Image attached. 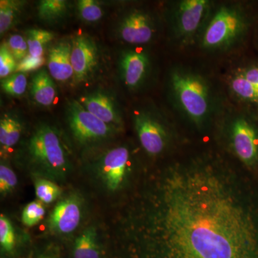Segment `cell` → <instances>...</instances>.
I'll list each match as a JSON object with an SVG mask.
<instances>
[{
  "label": "cell",
  "instance_id": "1",
  "mask_svg": "<svg viewBox=\"0 0 258 258\" xmlns=\"http://www.w3.org/2000/svg\"><path fill=\"white\" fill-rule=\"evenodd\" d=\"M122 223L137 258H258L257 191L220 156L151 175Z\"/></svg>",
  "mask_w": 258,
  "mask_h": 258
},
{
  "label": "cell",
  "instance_id": "2",
  "mask_svg": "<svg viewBox=\"0 0 258 258\" xmlns=\"http://www.w3.org/2000/svg\"><path fill=\"white\" fill-rule=\"evenodd\" d=\"M173 101L183 115L197 125L205 124L215 111V98L210 82L201 74L175 68L169 76Z\"/></svg>",
  "mask_w": 258,
  "mask_h": 258
},
{
  "label": "cell",
  "instance_id": "3",
  "mask_svg": "<svg viewBox=\"0 0 258 258\" xmlns=\"http://www.w3.org/2000/svg\"><path fill=\"white\" fill-rule=\"evenodd\" d=\"M32 162L52 179H62L70 170L69 154L57 129L42 123L35 128L28 146Z\"/></svg>",
  "mask_w": 258,
  "mask_h": 258
},
{
  "label": "cell",
  "instance_id": "4",
  "mask_svg": "<svg viewBox=\"0 0 258 258\" xmlns=\"http://www.w3.org/2000/svg\"><path fill=\"white\" fill-rule=\"evenodd\" d=\"M247 26V18L239 7L222 5L208 19L202 34V46L209 51L227 50L243 36Z\"/></svg>",
  "mask_w": 258,
  "mask_h": 258
},
{
  "label": "cell",
  "instance_id": "5",
  "mask_svg": "<svg viewBox=\"0 0 258 258\" xmlns=\"http://www.w3.org/2000/svg\"><path fill=\"white\" fill-rule=\"evenodd\" d=\"M212 3L208 0H183L176 3L172 13V31L180 43L193 42L204 30L210 16Z\"/></svg>",
  "mask_w": 258,
  "mask_h": 258
},
{
  "label": "cell",
  "instance_id": "6",
  "mask_svg": "<svg viewBox=\"0 0 258 258\" xmlns=\"http://www.w3.org/2000/svg\"><path fill=\"white\" fill-rule=\"evenodd\" d=\"M68 123L74 138L79 143L90 144L111 137L113 127L90 113L79 101H70L67 106Z\"/></svg>",
  "mask_w": 258,
  "mask_h": 258
},
{
  "label": "cell",
  "instance_id": "7",
  "mask_svg": "<svg viewBox=\"0 0 258 258\" xmlns=\"http://www.w3.org/2000/svg\"><path fill=\"white\" fill-rule=\"evenodd\" d=\"M231 147L236 157L245 165L252 166L258 161V132L248 117L236 115L229 122Z\"/></svg>",
  "mask_w": 258,
  "mask_h": 258
},
{
  "label": "cell",
  "instance_id": "8",
  "mask_svg": "<svg viewBox=\"0 0 258 258\" xmlns=\"http://www.w3.org/2000/svg\"><path fill=\"white\" fill-rule=\"evenodd\" d=\"M134 123L141 145L148 154L157 156L164 152L169 133L158 115L150 111H139L134 115Z\"/></svg>",
  "mask_w": 258,
  "mask_h": 258
},
{
  "label": "cell",
  "instance_id": "9",
  "mask_svg": "<svg viewBox=\"0 0 258 258\" xmlns=\"http://www.w3.org/2000/svg\"><path fill=\"white\" fill-rule=\"evenodd\" d=\"M130 158V152L123 146L107 151L100 158L97 172L107 189L115 191L123 186L128 174Z\"/></svg>",
  "mask_w": 258,
  "mask_h": 258
},
{
  "label": "cell",
  "instance_id": "10",
  "mask_svg": "<svg viewBox=\"0 0 258 258\" xmlns=\"http://www.w3.org/2000/svg\"><path fill=\"white\" fill-rule=\"evenodd\" d=\"M157 32L152 15L142 10H133L120 22L118 33L122 40L131 45H144L152 41Z\"/></svg>",
  "mask_w": 258,
  "mask_h": 258
},
{
  "label": "cell",
  "instance_id": "11",
  "mask_svg": "<svg viewBox=\"0 0 258 258\" xmlns=\"http://www.w3.org/2000/svg\"><path fill=\"white\" fill-rule=\"evenodd\" d=\"M71 45L74 78L76 83L83 82L91 77L98 66V47L92 39L86 35L75 37Z\"/></svg>",
  "mask_w": 258,
  "mask_h": 258
},
{
  "label": "cell",
  "instance_id": "12",
  "mask_svg": "<svg viewBox=\"0 0 258 258\" xmlns=\"http://www.w3.org/2000/svg\"><path fill=\"white\" fill-rule=\"evenodd\" d=\"M82 201L71 195L56 205L49 219L50 230L60 235H69L78 228L82 218Z\"/></svg>",
  "mask_w": 258,
  "mask_h": 258
},
{
  "label": "cell",
  "instance_id": "13",
  "mask_svg": "<svg viewBox=\"0 0 258 258\" xmlns=\"http://www.w3.org/2000/svg\"><path fill=\"white\" fill-rule=\"evenodd\" d=\"M120 76L130 88H137L145 81L150 69V59L145 51L128 50L120 58Z\"/></svg>",
  "mask_w": 258,
  "mask_h": 258
},
{
  "label": "cell",
  "instance_id": "14",
  "mask_svg": "<svg viewBox=\"0 0 258 258\" xmlns=\"http://www.w3.org/2000/svg\"><path fill=\"white\" fill-rule=\"evenodd\" d=\"M79 102L87 111L107 124L116 129L122 125L118 107L106 93L102 91L90 93L81 97Z\"/></svg>",
  "mask_w": 258,
  "mask_h": 258
},
{
  "label": "cell",
  "instance_id": "15",
  "mask_svg": "<svg viewBox=\"0 0 258 258\" xmlns=\"http://www.w3.org/2000/svg\"><path fill=\"white\" fill-rule=\"evenodd\" d=\"M72 45L60 42L51 47L47 59V67L51 77L60 82L69 81L74 76L71 63Z\"/></svg>",
  "mask_w": 258,
  "mask_h": 258
},
{
  "label": "cell",
  "instance_id": "16",
  "mask_svg": "<svg viewBox=\"0 0 258 258\" xmlns=\"http://www.w3.org/2000/svg\"><path fill=\"white\" fill-rule=\"evenodd\" d=\"M32 96L37 103L42 106H50L55 101L56 88L50 75L45 70L38 71L32 82Z\"/></svg>",
  "mask_w": 258,
  "mask_h": 258
},
{
  "label": "cell",
  "instance_id": "17",
  "mask_svg": "<svg viewBox=\"0 0 258 258\" xmlns=\"http://www.w3.org/2000/svg\"><path fill=\"white\" fill-rule=\"evenodd\" d=\"M74 258H101L96 227H87L76 238Z\"/></svg>",
  "mask_w": 258,
  "mask_h": 258
},
{
  "label": "cell",
  "instance_id": "18",
  "mask_svg": "<svg viewBox=\"0 0 258 258\" xmlns=\"http://www.w3.org/2000/svg\"><path fill=\"white\" fill-rule=\"evenodd\" d=\"M230 92L237 99L245 103L258 105V88L234 71L229 79Z\"/></svg>",
  "mask_w": 258,
  "mask_h": 258
},
{
  "label": "cell",
  "instance_id": "19",
  "mask_svg": "<svg viewBox=\"0 0 258 258\" xmlns=\"http://www.w3.org/2000/svg\"><path fill=\"white\" fill-rule=\"evenodd\" d=\"M21 123L15 117L5 115L0 120V147L2 152L9 151L21 137Z\"/></svg>",
  "mask_w": 258,
  "mask_h": 258
},
{
  "label": "cell",
  "instance_id": "20",
  "mask_svg": "<svg viewBox=\"0 0 258 258\" xmlns=\"http://www.w3.org/2000/svg\"><path fill=\"white\" fill-rule=\"evenodd\" d=\"M68 9L64 0H42L37 7V15L43 21L55 22L63 18Z\"/></svg>",
  "mask_w": 258,
  "mask_h": 258
},
{
  "label": "cell",
  "instance_id": "21",
  "mask_svg": "<svg viewBox=\"0 0 258 258\" xmlns=\"http://www.w3.org/2000/svg\"><path fill=\"white\" fill-rule=\"evenodd\" d=\"M23 2L1 0L0 2V33L8 31L14 25L21 13Z\"/></svg>",
  "mask_w": 258,
  "mask_h": 258
},
{
  "label": "cell",
  "instance_id": "22",
  "mask_svg": "<svg viewBox=\"0 0 258 258\" xmlns=\"http://www.w3.org/2000/svg\"><path fill=\"white\" fill-rule=\"evenodd\" d=\"M54 38L52 32L41 29H32L27 32L29 55L34 57H42L45 46Z\"/></svg>",
  "mask_w": 258,
  "mask_h": 258
},
{
  "label": "cell",
  "instance_id": "23",
  "mask_svg": "<svg viewBox=\"0 0 258 258\" xmlns=\"http://www.w3.org/2000/svg\"><path fill=\"white\" fill-rule=\"evenodd\" d=\"M35 195L42 204H50L60 197V188L50 180L38 178L35 181Z\"/></svg>",
  "mask_w": 258,
  "mask_h": 258
},
{
  "label": "cell",
  "instance_id": "24",
  "mask_svg": "<svg viewBox=\"0 0 258 258\" xmlns=\"http://www.w3.org/2000/svg\"><path fill=\"white\" fill-rule=\"evenodd\" d=\"M28 86V79L23 73H17L2 81L3 91L10 96H20L24 94Z\"/></svg>",
  "mask_w": 258,
  "mask_h": 258
},
{
  "label": "cell",
  "instance_id": "25",
  "mask_svg": "<svg viewBox=\"0 0 258 258\" xmlns=\"http://www.w3.org/2000/svg\"><path fill=\"white\" fill-rule=\"evenodd\" d=\"M0 245L2 250L10 253L15 246V234L11 222L4 215L0 216Z\"/></svg>",
  "mask_w": 258,
  "mask_h": 258
},
{
  "label": "cell",
  "instance_id": "26",
  "mask_svg": "<svg viewBox=\"0 0 258 258\" xmlns=\"http://www.w3.org/2000/svg\"><path fill=\"white\" fill-rule=\"evenodd\" d=\"M78 10L82 20L88 23L98 21L103 15L101 7L93 0H80L78 3Z\"/></svg>",
  "mask_w": 258,
  "mask_h": 258
},
{
  "label": "cell",
  "instance_id": "27",
  "mask_svg": "<svg viewBox=\"0 0 258 258\" xmlns=\"http://www.w3.org/2000/svg\"><path fill=\"white\" fill-rule=\"evenodd\" d=\"M45 210L40 201H34L25 207L22 212V221L25 226L32 227L37 225L45 216Z\"/></svg>",
  "mask_w": 258,
  "mask_h": 258
},
{
  "label": "cell",
  "instance_id": "28",
  "mask_svg": "<svg viewBox=\"0 0 258 258\" xmlns=\"http://www.w3.org/2000/svg\"><path fill=\"white\" fill-rule=\"evenodd\" d=\"M18 177L10 166L2 163L0 165V193L6 195L12 192L18 184Z\"/></svg>",
  "mask_w": 258,
  "mask_h": 258
},
{
  "label": "cell",
  "instance_id": "29",
  "mask_svg": "<svg viewBox=\"0 0 258 258\" xmlns=\"http://www.w3.org/2000/svg\"><path fill=\"white\" fill-rule=\"evenodd\" d=\"M15 58L10 52L8 45L3 44L0 48V78L2 79L9 77L12 73L16 71Z\"/></svg>",
  "mask_w": 258,
  "mask_h": 258
},
{
  "label": "cell",
  "instance_id": "30",
  "mask_svg": "<svg viewBox=\"0 0 258 258\" xmlns=\"http://www.w3.org/2000/svg\"><path fill=\"white\" fill-rule=\"evenodd\" d=\"M8 47L15 60H22L29 55L28 42L22 35H11L8 40Z\"/></svg>",
  "mask_w": 258,
  "mask_h": 258
},
{
  "label": "cell",
  "instance_id": "31",
  "mask_svg": "<svg viewBox=\"0 0 258 258\" xmlns=\"http://www.w3.org/2000/svg\"><path fill=\"white\" fill-rule=\"evenodd\" d=\"M44 61H45V59L43 57H34L31 55H28L25 58L20 61L17 66L15 72L23 73H23L35 71L41 67L44 63Z\"/></svg>",
  "mask_w": 258,
  "mask_h": 258
},
{
  "label": "cell",
  "instance_id": "32",
  "mask_svg": "<svg viewBox=\"0 0 258 258\" xmlns=\"http://www.w3.org/2000/svg\"><path fill=\"white\" fill-rule=\"evenodd\" d=\"M239 74L243 76L249 82L258 88V66H249L236 70Z\"/></svg>",
  "mask_w": 258,
  "mask_h": 258
},
{
  "label": "cell",
  "instance_id": "33",
  "mask_svg": "<svg viewBox=\"0 0 258 258\" xmlns=\"http://www.w3.org/2000/svg\"><path fill=\"white\" fill-rule=\"evenodd\" d=\"M40 258H50V257H40Z\"/></svg>",
  "mask_w": 258,
  "mask_h": 258
}]
</instances>
